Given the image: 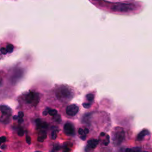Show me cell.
<instances>
[{"instance_id": "1", "label": "cell", "mask_w": 152, "mask_h": 152, "mask_svg": "<svg viewBox=\"0 0 152 152\" xmlns=\"http://www.w3.org/2000/svg\"><path fill=\"white\" fill-rule=\"evenodd\" d=\"M125 137V132L121 127H116L112 132V140L115 144H120L124 140Z\"/></svg>"}, {"instance_id": "2", "label": "cell", "mask_w": 152, "mask_h": 152, "mask_svg": "<svg viewBox=\"0 0 152 152\" xmlns=\"http://www.w3.org/2000/svg\"><path fill=\"white\" fill-rule=\"evenodd\" d=\"M56 96L58 97L62 98L64 99H69V97L72 96V93L68 88L66 87H62L60 88L57 93Z\"/></svg>"}, {"instance_id": "3", "label": "cell", "mask_w": 152, "mask_h": 152, "mask_svg": "<svg viewBox=\"0 0 152 152\" xmlns=\"http://www.w3.org/2000/svg\"><path fill=\"white\" fill-rule=\"evenodd\" d=\"M78 110H79L78 107L76 104H70L66 107V113L68 115L73 116H75L78 113Z\"/></svg>"}, {"instance_id": "4", "label": "cell", "mask_w": 152, "mask_h": 152, "mask_svg": "<svg viewBox=\"0 0 152 152\" xmlns=\"http://www.w3.org/2000/svg\"><path fill=\"white\" fill-rule=\"evenodd\" d=\"M64 132L68 135H72L75 132L74 125L71 123H66L64 126Z\"/></svg>"}, {"instance_id": "5", "label": "cell", "mask_w": 152, "mask_h": 152, "mask_svg": "<svg viewBox=\"0 0 152 152\" xmlns=\"http://www.w3.org/2000/svg\"><path fill=\"white\" fill-rule=\"evenodd\" d=\"M34 96H35V93H34L33 92L29 93L26 96V102L28 103H33V101L34 99Z\"/></svg>"}, {"instance_id": "6", "label": "cell", "mask_w": 152, "mask_h": 152, "mask_svg": "<svg viewBox=\"0 0 152 152\" xmlns=\"http://www.w3.org/2000/svg\"><path fill=\"white\" fill-rule=\"evenodd\" d=\"M98 144V140L96 139H91L88 141V145L91 148H95Z\"/></svg>"}, {"instance_id": "7", "label": "cell", "mask_w": 152, "mask_h": 152, "mask_svg": "<svg viewBox=\"0 0 152 152\" xmlns=\"http://www.w3.org/2000/svg\"><path fill=\"white\" fill-rule=\"evenodd\" d=\"M148 133V131H147V130H143L142 131H141L138 134V136H137V140L138 141H141L145 135H146Z\"/></svg>"}, {"instance_id": "8", "label": "cell", "mask_w": 152, "mask_h": 152, "mask_svg": "<svg viewBox=\"0 0 152 152\" xmlns=\"http://www.w3.org/2000/svg\"><path fill=\"white\" fill-rule=\"evenodd\" d=\"M0 110L2 112V113L7 114L10 111L11 109H10V108L8 106H5V105H2V106H1Z\"/></svg>"}, {"instance_id": "9", "label": "cell", "mask_w": 152, "mask_h": 152, "mask_svg": "<svg viewBox=\"0 0 152 152\" xmlns=\"http://www.w3.org/2000/svg\"><path fill=\"white\" fill-rule=\"evenodd\" d=\"M39 137V138H40L43 140L46 139V137H47V135H46V133L45 131H44V130L40 131L39 133V137Z\"/></svg>"}, {"instance_id": "10", "label": "cell", "mask_w": 152, "mask_h": 152, "mask_svg": "<svg viewBox=\"0 0 152 152\" xmlns=\"http://www.w3.org/2000/svg\"><path fill=\"white\" fill-rule=\"evenodd\" d=\"M5 50H6L7 53H11L13 50V46L12 45L9 44V45H8L7 46L6 48H5Z\"/></svg>"}, {"instance_id": "11", "label": "cell", "mask_w": 152, "mask_h": 152, "mask_svg": "<svg viewBox=\"0 0 152 152\" xmlns=\"http://www.w3.org/2000/svg\"><path fill=\"white\" fill-rule=\"evenodd\" d=\"M86 97H87V99L89 101V102H91L94 99V95L91 93H90V94H88L87 96H86Z\"/></svg>"}, {"instance_id": "12", "label": "cell", "mask_w": 152, "mask_h": 152, "mask_svg": "<svg viewBox=\"0 0 152 152\" xmlns=\"http://www.w3.org/2000/svg\"><path fill=\"white\" fill-rule=\"evenodd\" d=\"M58 112L55 109H50L49 110V114L52 116H55L56 114H57Z\"/></svg>"}, {"instance_id": "13", "label": "cell", "mask_w": 152, "mask_h": 152, "mask_svg": "<svg viewBox=\"0 0 152 152\" xmlns=\"http://www.w3.org/2000/svg\"><path fill=\"white\" fill-rule=\"evenodd\" d=\"M56 137H57V134H56V132L55 131H53L52 132V134H51V138L52 140H55L56 138Z\"/></svg>"}, {"instance_id": "14", "label": "cell", "mask_w": 152, "mask_h": 152, "mask_svg": "<svg viewBox=\"0 0 152 152\" xmlns=\"http://www.w3.org/2000/svg\"><path fill=\"white\" fill-rule=\"evenodd\" d=\"M78 132V134H79L80 135H86V134H85L84 132V129H82V128H79Z\"/></svg>"}, {"instance_id": "15", "label": "cell", "mask_w": 152, "mask_h": 152, "mask_svg": "<svg viewBox=\"0 0 152 152\" xmlns=\"http://www.w3.org/2000/svg\"><path fill=\"white\" fill-rule=\"evenodd\" d=\"M24 134V131L22 128H20L19 130L18 131V135L19 136H23Z\"/></svg>"}, {"instance_id": "16", "label": "cell", "mask_w": 152, "mask_h": 152, "mask_svg": "<svg viewBox=\"0 0 152 152\" xmlns=\"http://www.w3.org/2000/svg\"><path fill=\"white\" fill-rule=\"evenodd\" d=\"M60 145H59V144H55V145H54V146H53V148H54V150H56V151H58V150H59V149H60Z\"/></svg>"}, {"instance_id": "17", "label": "cell", "mask_w": 152, "mask_h": 152, "mask_svg": "<svg viewBox=\"0 0 152 152\" xmlns=\"http://www.w3.org/2000/svg\"><path fill=\"white\" fill-rule=\"evenodd\" d=\"M50 108H47L45 110H44L43 112V115H44V116H46V115H47L48 113H49V110H50Z\"/></svg>"}, {"instance_id": "18", "label": "cell", "mask_w": 152, "mask_h": 152, "mask_svg": "<svg viewBox=\"0 0 152 152\" xmlns=\"http://www.w3.org/2000/svg\"><path fill=\"white\" fill-rule=\"evenodd\" d=\"M26 142L28 144H31V138L29 136H27L26 138Z\"/></svg>"}, {"instance_id": "19", "label": "cell", "mask_w": 152, "mask_h": 152, "mask_svg": "<svg viewBox=\"0 0 152 152\" xmlns=\"http://www.w3.org/2000/svg\"><path fill=\"white\" fill-rule=\"evenodd\" d=\"M83 106L84 107L87 109V108H89L90 106V103H84L83 104Z\"/></svg>"}, {"instance_id": "20", "label": "cell", "mask_w": 152, "mask_h": 152, "mask_svg": "<svg viewBox=\"0 0 152 152\" xmlns=\"http://www.w3.org/2000/svg\"><path fill=\"white\" fill-rule=\"evenodd\" d=\"M70 151V148L68 147H64L62 152H69Z\"/></svg>"}, {"instance_id": "21", "label": "cell", "mask_w": 152, "mask_h": 152, "mask_svg": "<svg viewBox=\"0 0 152 152\" xmlns=\"http://www.w3.org/2000/svg\"><path fill=\"white\" fill-rule=\"evenodd\" d=\"M18 118H23V117L24 116V113H23V112H21V111L19 112L18 113Z\"/></svg>"}, {"instance_id": "22", "label": "cell", "mask_w": 152, "mask_h": 152, "mask_svg": "<svg viewBox=\"0 0 152 152\" xmlns=\"http://www.w3.org/2000/svg\"><path fill=\"white\" fill-rule=\"evenodd\" d=\"M0 141H1V142H4L6 141V137L5 136H2L0 137Z\"/></svg>"}, {"instance_id": "23", "label": "cell", "mask_w": 152, "mask_h": 152, "mask_svg": "<svg viewBox=\"0 0 152 152\" xmlns=\"http://www.w3.org/2000/svg\"><path fill=\"white\" fill-rule=\"evenodd\" d=\"M71 144V143H70V142H65L64 143V147H69V145L72 146V145H69V144Z\"/></svg>"}, {"instance_id": "24", "label": "cell", "mask_w": 152, "mask_h": 152, "mask_svg": "<svg viewBox=\"0 0 152 152\" xmlns=\"http://www.w3.org/2000/svg\"><path fill=\"white\" fill-rule=\"evenodd\" d=\"M1 52H2L3 54H6V53H7V51H6V50H5V49L4 48H1Z\"/></svg>"}, {"instance_id": "25", "label": "cell", "mask_w": 152, "mask_h": 152, "mask_svg": "<svg viewBox=\"0 0 152 152\" xmlns=\"http://www.w3.org/2000/svg\"><path fill=\"white\" fill-rule=\"evenodd\" d=\"M84 134L86 135V134H87L88 133V129H87V128H84Z\"/></svg>"}, {"instance_id": "26", "label": "cell", "mask_w": 152, "mask_h": 152, "mask_svg": "<svg viewBox=\"0 0 152 152\" xmlns=\"http://www.w3.org/2000/svg\"><path fill=\"white\" fill-rule=\"evenodd\" d=\"M23 122V118H19V119H18V122L19 124H21V123H22Z\"/></svg>"}, {"instance_id": "27", "label": "cell", "mask_w": 152, "mask_h": 152, "mask_svg": "<svg viewBox=\"0 0 152 152\" xmlns=\"http://www.w3.org/2000/svg\"><path fill=\"white\" fill-rule=\"evenodd\" d=\"M37 140H38L39 142H42L44 141V140H43V139H42V138H40L39 137L37 138Z\"/></svg>"}, {"instance_id": "28", "label": "cell", "mask_w": 152, "mask_h": 152, "mask_svg": "<svg viewBox=\"0 0 152 152\" xmlns=\"http://www.w3.org/2000/svg\"><path fill=\"white\" fill-rule=\"evenodd\" d=\"M80 138H81L82 140H86V135H81Z\"/></svg>"}, {"instance_id": "29", "label": "cell", "mask_w": 152, "mask_h": 152, "mask_svg": "<svg viewBox=\"0 0 152 152\" xmlns=\"http://www.w3.org/2000/svg\"><path fill=\"white\" fill-rule=\"evenodd\" d=\"M6 148V145H1V149H5Z\"/></svg>"}, {"instance_id": "30", "label": "cell", "mask_w": 152, "mask_h": 152, "mask_svg": "<svg viewBox=\"0 0 152 152\" xmlns=\"http://www.w3.org/2000/svg\"><path fill=\"white\" fill-rule=\"evenodd\" d=\"M18 116L14 115V116H13V119H14V120H16V119H18Z\"/></svg>"}, {"instance_id": "31", "label": "cell", "mask_w": 152, "mask_h": 152, "mask_svg": "<svg viewBox=\"0 0 152 152\" xmlns=\"http://www.w3.org/2000/svg\"><path fill=\"white\" fill-rule=\"evenodd\" d=\"M2 82V78H1V77H0V83Z\"/></svg>"}, {"instance_id": "32", "label": "cell", "mask_w": 152, "mask_h": 152, "mask_svg": "<svg viewBox=\"0 0 152 152\" xmlns=\"http://www.w3.org/2000/svg\"><path fill=\"white\" fill-rule=\"evenodd\" d=\"M1 143H2V142H1V141H0V145H1Z\"/></svg>"}, {"instance_id": "33", "label": "cell", "mask_w": 152, "mask_h": 152, "mask_svg": "<svg viewBox=\"0 0 152 152\" xmlns=\"http://www.w3.org/2000/svg\"><path fill=\"white\" fill-rule=\"evenodd\" d=\"M35 152H40V151H35Z\"/></svg>"}, {"instance_id": "34", "label": "cell", "mask_w": 152, "mask_h": 152, "mask_svg": "<svg viewBox=\"0 0 152 152\" xmlns=\"http://www.w3.org/2000/svg\"><path fill=\"white\" fill-rule=\"evenodd\" d=\"M144 152H147V151H144Z\"/></svg>"}, {"instance_id": "35", "label": "cell", "mask_w": 152, "mask_h": 152, "mask_svg": "<svg viewBox=\"0 0 152 152\" xmlns=\"http://www.w3.org/2000/svg\"><path fill=\"white\" fill-rule=\"evenodd\" d=\"M0 152H2V151H0Z\"/></svg>"}, {"instance_id": "36", "label": "cell", "mask_w": 152, "mask_h": 152, "mask_svg": "<svg viewBox=\"0 0 152 152\" xmlns=\"http://www.w3.org/2000/svg\"></svg>"}]
</instances>
